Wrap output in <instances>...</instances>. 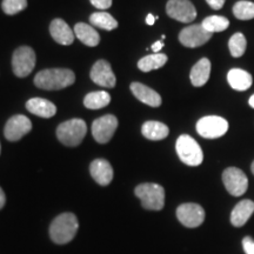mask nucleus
Returning a JSON list of instances; mask_svg holds the SVG:
<instances>
[{"label": "nucleus", "instance_id": "obj_1", "mask_svg": "<svg viewBox=\"0 0 254 254\" xmlns=\"http://www.w3.org/2000/svg\"><path fill=\"white\" fill-rule=\"evenodd\" d=\"M75 75L68 68H49L40 71L34 78V84L41 90H63L74 84Z\"/></svg>", "mask_w": 254, "mask_h": 254}, {"label": "nucleus", "instance_id": "obj_2", "mask_svg": "<svg viewBox=\"0 0 254 254\" xmlns=\"http://www.w3.org/2000/svg\"><path fill=\"white\" fill-rule=\"evenodd\" d=\"M79 228L78 219L73 213H63L52 221L50 226V237L58 245L72 241Z\"/></svg>", "mask_w": 254, "mask_h": 254}, {"label": "nucleus", "instance_id": "obj_3", "mask_svg": "<svg viewBox=\"0 0 254 254\" xmlns=\"http://www.w3.org/2000/svg\"><path fill=\"white\" fill-rule=\"evenodd\" d=\"M135 195L140 199L142 207L150 211H160L165 205V190L158 184L146 183L135 187Z\"/></svg>", "mask_w": 254, "mask_h": 254}, {"label": "nucleus", "instance_id": "obj_4", "mask_svg": "<svg viewBox=\"0 0 254 254\" xmlns=\"http://www.w3.org/2000/svg\"><path fill=\"white\" fill-rule=\"evenodd\" d=\"M87 132L86 123L82 119H71L60 124L57 128L59 141L69 147H75L84 140Z\"/></svg>", "mask_w": 254, "mask_h": 254}, {"label": "nucleus", "instance_id": "obj_5", "mask_svg": "<svg viewBox=\"0 0 254 254\" xmlns=\"http://www.w3.org/2000/svg\"><path fill=\"white\" fill-rule=\"evenodd\" d=\"M176 150L178 157L187 166H199L204 160L201 147L190 135H180L177 140Z\"/></svg>", "mask_w": 254, "mask_h": 254}, {"label": "nucleus", "instance_id": "obj_6", "mask_svg": "<svg viewBox=\"0 0 254 254\" xmlns=\"http://www.w3.org/2000/svg\"><path fill=\"white\" fill-rule=\"evenodd\" d=\"M228 131V123L226 119L218 116L204 117L196 123V132L202 138L217 139L226 134Z\"/></svg>", "mask_w": 254, "mask_h": 254}, {"label": "nucleus", "instance_id": "obj_7", "mask_svg": "<svg viewBox=\"0 0 254 254\" xmlns=\"http://www.w3.org/2000/svg\"><path fill=\"white\" fill-rule=\"evenodd\" d=\"M36 66V53L28 46H21L14 51L12 57V67L19 78L27 77Z\"/></svg>", "mask_w": 254, "mask_h": 254}, {"label": "nucleus", "instance_id": "obj_8", "mask_svg": "<svg viewBox=\"0 0 254 254\" xmlns=\"http://www.w3.org/2000/svg\"><path fill=\"white\" fill-rule=\"evenodd\" d=\"M222 183L227 192L233 196L245 194L249 189V179L246 174L238 167H228L222 172Z\"/></svg>", "mask_w": 254, "mask_h": 254}, {"label": "nucleus", "instance_id": "obj_9", "mask_svg": "<svg viewBox=\"0 0 254 254\" xmlns=\"http://www.w3.org/2000/svg\"><path fill=\"white\" fill-rule=\"evenodd\" d=\"M212 36L213 34L206 31L201 24H194L182 30L179 33V41L185 47L195 49L207 43Z\"/></svg>", "mask_w": 254, "mask_h": 254}, {"label": "nucleus", "instance_id": "obj_10", "mask_svg": "<svg viewBox=\"0 0 254 254\" xmlns=\"http://www.w3.org/2000/svg\"><path fill=\"white\" fill-rule=\"evenodd\" d=\"M177 218L185 227H199L205 220V211L201 206L194 202H187L177 208Z\"/></svg>", "mask_w": 254, "mask_h": 254}, {"label": "nucleus", "instance_id": "obj_11", "mask_svg": "<svg viewBox=\"0 0 254 254\" xmlns=\"http://www.w3.org/2000/svg\"><path fill=\"white\" fill-rule=\"evenodd\" d=\"M117 127H118V119L112 114H107L94 120L92 124V134L99 144H106L112 139Z\"/></svg>", "mask_w": 254, "mask_h": 254}, {"label": "nucleus", "instance_id": "obj_12", "mask_svg": "<svg viewBox=\"0 0 254 254\" xmlns=\"http://www.w3.org/2000/svg\"><path fill=\"white\" fill-rule=\"evenodd\" d=\"M166 12L172 19L180 23H192L196 18V9L190 0H168Z\"/></svg>", "mask_w": 254, "mask_h": 254}, {"label": "nucleus", "instance_id": "obj_13", "mask_svg": "<svg viewBox=\"0 0 254 254\" xmlns=\"http://www.w3.org/2000/svg\"><path fill=\"white\" fill-rule=\"evenodd\" d=\"M31 129V120L28 119L27 117L18 114V116L12 117V118L6 123L4 134L5 138L7 139L8 141H18L20 140L25 134H27Z\"/></svg>", "mask_w": 254, "mask_h": 254}, {"label": "nucleus", "instance_id": "obj_14", "mask_svg": "<svg viewBox=\"0 0 254 254\" xmlns=\"http://www.w3.org/2000/svg\"><path fill=\"white\" fill-rule=\"evenodd\" d=\"M90 75L92 80L100 86L107 88H113L116 86V75L106 60H98L92 67Z\"/></svg>", "mask_w": 254, "mask_h": 254}, {"label": "nucleus", "instance_id": "obj_15", "mask_svg": "<svg viewBox=\"0 0 254 254\" xmlns=\"http://www.w3.org/2000/svg\"><path fill=\"white\" fill-rule=\"evenodd\" d=\"M90 172L93 179L101 186L110 185L113 179V168L105 159H95L92 161Z\"/></svg>", "mask_w": 254, "mask_h": 254}, {"label": "nucleus", "instance_id": "obj_16", "mask_svg": "<svg viewBox=\"0 0 254 254\" xmlns=\"http://www.w3.org/2000/svg\"><path fill=\"white\" fill-rule=\"evenodd\" d=\"M254 213V201L244 199L234 206L231 213V224L234 227H243Z\"/></svg>", "mask_w": 254, "mask_h": 254}, {"label": "nucleus", "instance_id": "obj_17", "mask_svg": "<svg viewBox=\"0 0 254 254\" xmlns=\"http://www.w3.org/2000/svg\"><path fill=\"white\" fill-rule=\"evenodd\" d=\"M131 91L134 94V97L141 103L151 107H159L161 105V97L158 92L152 90L148 86H146L140 82H132Z\"/></svg>", "mask_w": 254, "mask_h": 254}, {"label": "nucleus", "instance_id": "obj_18", "mask_svg": "<svg viewBox=\"0 0 254 254\" xmlns=\"http://www.w3.org/2000/svg\"><path fill=\"white\" fill-rule=\"evenodd\" d=\"M50 33L60 45H71L74 40V34L71 27L63 19H55L50 25Z\"/></svg>", "mask_w": 254, "mask_h": 254}, {"label": "nucleus", "instance_id": "obj_19", "mask_svg": "<svg viewBox=\"0 0 254 254\" xmlns=\"http://www.w3.org/2000/svg\"><path fill=\"white\" fill-rule=\"evenodd\" d=\"M26 109L34 116L40 118H52L57 113V107L50 100L43 99V98H32L26 103Z\"/></svg>", "mask_w": 254, "mask_h": 254}, {"label": "nucleus", "instance_id": "obj_20", "mask_svg": "<svg viewBox=\"0 0 254 254\" xmlns=\"http://www.w3.org/2000/svg\"><path fill=\"white\" fill-rule=\"evenodd\" d=\"M211 74V62L207 58L200 59L190 69V82L193 86L201 87L208 81Z\"/></svg>", "mask_w": 254, "mask_h": 254}, {"label": "nucleus", "instance_id": "obj_21", "mask_svg": "<svg viewBox=\"0 0 254 254\" xmlns=\"http://www.w3.org/2000/svg\"><path fill=\"white\" fill-rule=\"evenodd\" d=\"M227 81L233 90L246 91L252 86L253 78L245 69L232 68L227 73Z\"/></svg>", "mask_w": 254, "mask_h": 254}, {"label": "nucleus", "instance_id": "obj_22", "mask_svg": "<svg viewBox=\"0 0 254 254\" xmlns=\"http://www.w3.org/2000/svg\"><path fill=\"white\" fill-rule=\"evenodd\" d=\"M74 36L85 45L94 47L100 43V36L91 25L78 23L74 26Z\"/></svg>", "mask_w": 254, "mask_h": 254}, {"label": "nucleus", "instance_id": "obj_23", "mask_svg": "<svg viewBox=\"0 0 254 254\" xmlns=\"http://www.w3.org/2000/svg\"><path fill=\"white\" fill-rule=\"evenodd\" d=\"M141 133L148 140H163L170 133V128L160 122H146L141 127Z\"/></svg>", "mask_w": 254, "mask_h": 254}, {"label": "nucleus", "instance_id": "obj_24", "mask_svg": "<svg viewBox=\"0 0 254 254\" xmlns=\"http://www.w3.org/2000/svg\"><path fill=\"white\" fill-rule=\"evenodd\" d=\"M167 56L164 53H154V55L146 56L138 62V68L142 72H151L153 69L163 67L167 63Z\"/></svg>", "mask_w": 254, "mask_h": 254}, {"label": "nucleus", "instance_id": "obj_25", "mask_svg": "<svg viewBox=\"0 0 254 254\" xmlns=\"http://www.w3.org/2000/svg\"><path fill=\"white\" fill-rule=\"evenodd\" d=\"M111 103V95L105 91H97L88 93L84 99L85 107L90 110H99L106 107Z\"/></svg>", "mask_w": 254, "mask_h": 254}, {"label": "nucleus", "instance_id": "obj_26", "mask_svg": "<svg viewBox=\"0 0 254 254\" xmlns=\"http://www.w3.org/2000/svg\"><path fill=\"white\" fill-rule=\"evenodd\" d=\"M90 21L94 26L106 31H112L114 28L118 27V21L110 13H106V12H95L90 17Z\"/></svg>", "mask_w": 254, "mask_h": 254}, {"label": "nucleus", "instance_id": "obj_27", "mask_svg": "<svg viewBox=\"0 0 254 254\" xmlns=\"http://www.w3.org/2000/svg\"><path fill=\"white\" fill-rule=\"evenodd\" d=\"M201 25L206 31L213 34L217 33V32L227 30L228 26H230V20L227 18L221 17V15H211V17L205 18Z\"/></svg>", "mask_w": 254, "mask_h": 254}, {"label": "nucleus", "instance_id": "obj_28", "mask_svg": "<svg viewBox=\"0 0 254 254\" xmlns=\"http://www.w3.org/2000/svg\"><path fill=\"white\" fill-rule=\"evenodd\" d=\"M234 17L239 20H251L254 19V2L247 0H240L233 6Z\"/></svg>", "mask_w": 254, "mask_h": 254}, {"label": "nucleus", "instance_id": "obj_29", "mask_svg": "<svg viewBox=\"0 0 254 254\" xmlns=\"http://www.w3.org/2000/svg\"><path fill=\"white\" fill-rule=\"evenodd\" d=\"M246 38L243 33H240V32L234 33L233 36L231 37L230 41H228V49H230L232 57H234V58H240L241 56H244V53H245L246 51Z\"/></svg>", "mask_w": 254, "mask_h": 254}, {"label": "nucleus", "instance_id": "obj_30", "mask_svg": "<svg viewBox=\"0 0 254 254\" xmlns=\"http://www.w3.org/2000/svg\"><path fill=\"white\" fill-rule=\"evenodd\" d=\"M1 7L6 14H17L27 7V0H2Z\"/></svg>", "mask_w": 254, "mask_h": 254}, {"label": "nucleus", "instance_id": "obj_31", "mask_svg": "<svg viewBox=\"0 0 254 254\" xmlns=\"http://www.w3.org/2000/svg\"><path fill=\"white\" fill-rule=\"evenodd\" d=\"M243 249L246 254H254V240L251 237H245L243 239Z\"/></svg>", "mask_w": 254, "mask_h": 254}, {"label": "nucleus", "instance_id": "obj_32", "mask_svg": "<svg viewBox=\"0 0 254 254\" xmlns=\"http://www.w3.org/2000/svg\"><path fill=\"white\" fill-rule=\"evenodd\" d=\"M94 7L99 9H107L112 6V0H90Z\"/></svg>", "mask_w": 254, "mask_h": 254}, {"label": "nucleus", "instance_id": "obj_33", "mask_svg": "<svg viewBox=\"0 0 254 254\" xmlns=\"http://www.w3.org/2000/svg\"><path fill=\"white\" fill-rule=\"evenodd\" d=\"M206 1H207V4L211 8L220 9L222 6L225 5V1H226V0H206Z\"/></svg>", "mask_w": 254, "mask_h": 254}, {"label": "nucleus", "instance_id": "obj_34", "mask_svg": "<svg viewBox=\"0 0 254 254\" xmlns=\"http://www.w3.org/2000/svg\"><path fill=\"white\" fill-rule=\"evenodd\" d=\"M164 47V43L163 41H157V43H154L153 45H152V51H153L154 53H159V51Z\"/></svg>", "mask_w": 254, "mask_h": 254}, {"label": "nucleus", "instance_id": "obj_35", "mask_svg": "<svg viewBox=\"0 0 254 254\" xmlns=\"http://www.w3.org/2000/svg\"><path fill=\"white\" fill-rule=\"evenodd\" d=\"M5 202H6V196H5V193L4 190H1V187H0V209L5 206Z\"/></svg>", "mask_w": 254, "mask_h": 254}, {"label": "nucleus", "instance_id": "obj_36", "mask_svg": "<svg viewBox=\"0 0 254 254\" xmlns=\"http://www.w3.org/2000/svg\"><path fill=\"white\" fill-rule=\"evenodd\" d=\"M155 19H158V17L155 18L153 14H148L147 18H146V23H147V25H150V26H152V25L154 24Z\"/></svg>", "mask_w": 254, "mask_h": 254}, {"label": "nucleus", "instance_id": "obj_37", "mask_svg": "<svg viewBox=\"0 0 254 254\" xmlns=\"http://www.w3.org/2000/svg\"><path fill=\"white\" fill-rule=\"evenodd\" d=\"M249 104H250V106L252 107V109H254V94L252 95V97L250 98V100H249Z\"/></svg>", "mask_w": 254, "mask_h": 254}, {"label": "nucleus", "instance_id": "obj_38", "mask_svg": "<svg viewBox=\"0 0 254 254\" xmlns=\"http://www.w3.org/2000/svg\"><path fill=\"white\" fill-rule=\"evenodd\" d=\"M251 171H252V173L254 174V161L252 163V166H251Z\"/></svg>", "mask_w": 254, "mask_h": 254}, {"label": "nucleus", "instance_id": "obj_39", "mask_svg": "<svg viewBox=\"0 0 254 254\" xmlns=\"http://www.w3.org/2000/svg\"><path fill=\"white\" fill-rule=\"evenodd\" d=\"M0 151H1V146H0Z\"/></svg>", "mask_w": 254, "mask_h": 254}]
</instances>
